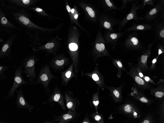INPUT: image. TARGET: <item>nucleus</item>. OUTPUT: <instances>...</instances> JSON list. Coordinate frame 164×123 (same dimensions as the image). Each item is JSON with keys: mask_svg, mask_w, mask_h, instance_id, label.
Segmentation results:
<instances>
[{"mask_svg": "<svg viewBox=\"0 0 164 123\" xmlns=\"http://www.w3.org/2000/svg\"><path fill=\"white\" fill-rule=\"evenodd\" d=\"M0 7L8 20L28 36V40L31 43L29 47H34L36 44L38 31L42 29L31 20V14L29 10L5 0H0Z\"/></svg>", "mask_w": 164, "mask_h": 123, "instance_id": "1", "label": "nucleus"}, {"mask_svg": "<svg viewBox=\"0 0 164 123\" xmlns=\"http://www.w3.org/2000/svg\"><path fill=\"white\" fill-rule=\"evenodd\" d=\"M39 60L35 54L32 53L21 60L22 65L24 70L22 73L26 74L27 77L29 78V82L34 85L36 78L35 70L36 63Z\"/></svg>", "mask_w": 164, "mask_h": 123, "instance_id": "2", "label": "nucleus"}, {"mask_svg": "<svg viewBox=\"0 0 164 123\" xmlns=\"http://www.w3.org/2000/svg\"><path fill=\"white\" fill-rule=\"evenodd\" d=\"M23 68L22 65H19L15 68L13 84L6 97L5 100L14 97V93L15 91L18 88L21 86L24 85H33L31 83L26 82L23 78L22 75Z\"/></svg>", "mask_w": 164, "mask_h": 123, "instance_id": "3", "label": "nucleus"}, {"mask_svg": "<svg viewBox=\"0 0 164 123\" xmlns=\"http://www.w3.org/2000/svg\"><path fill=\"white\" fill-rule=\"evenodd\" d=\"M54 78H57L52 74L49 66H46L41 69L38 80L34 85L41 83L44 87L45 93L49 95L50 91L48 87L49 84L51 79Z\"/></svg>", "mask_w": 164, "mask_h": 123, "instance_id": "4", "label": "nucleus"}, {"mask_svg": "<svg viewBox=\"0 0 164 123\" xmlns=\"http://www.w3.org/2000/svg\"><path fill=\"white\" fill-rule=\"evenodd\" d=\"M129 70L127 71V74L129 75L133 79L136 87L141 90L150 89L152 88L148 82L145 81L138 75L136 70V66L133 65L131 63H128Z\"/></svg>", "mask_w": 164, "mask_h": 123, "instance_id": "5", "label": "nucleus"}, {"mask_svg": "<svg viewBox=\"0 0 164 123\" xmlns=\"http://www.w3.org/2000/svg\"><path fill=\"white\" fill-rule=\"evenodd\" d=\"M65 99V96L62 94L60 89L55 86L53 93L46 100L43 101V103L44 105L49 104L52 106L53 102H56L59 104L64 110L66 111V109L64 104Z\"/></svg>", "mask_w": 164, "mask_h": 123, "instance_id": "6", "label": "nucleus"}, {"mask_svg": "<svg viewBox=\"0 0 164 123\" xmlns=\"http://www.w3.org/2000/svg\"><path fill=\"white\" fill-rule=\"evenodd\" d=\"M18 35L13 34L3 43L2 44L0 50V58H8L9 60H12L11 53L12 45L14 40Z\"/></svg>", "mask_w": 164, "mask_h": 123, "instance_id": "7", "label": "nucleus"}, {"mask_svg": "<svg viewBox=\"0 0 164 123\" xmlns=\"http://www.w3.org/2000/svg\"><path fill=\"white\" fill-rule=\"evenodd\" d=\"M77 110H68V112L59 116L54 115L52 121L53 123L58 122L59 123H68L75 122L80 116V114Z\"/></svg>", "mask_w": 164, "mask_h": 123, "instance_id": "8", "label": "nucleus"}, {"mask_svg": "<svg viewBox=\"0 0 164 123\" xmlns=\"http://www.w3.org/2000/svg\"><path fill=\"white\" fill-rule=\"evenodd\" d=\"M119 112L123 114L136 119L139 118L140 115L139 111L135 106L131 102L126 101L121 105L119 108Z\"/></svg>", "mask_w": 164, "mask_h": 123, "instance_id": "9", "label": "nucleus"}, {"mask_svg": "<svg viewBox=\"0 0 164 123\" xmlns=\"http://www.w3.org/2000/svg\"><path fill=\"white\" fill-rule=\"evenodd\" d=\"M18 31H21L8 20L0 7V31H5L13 34L14 32Z\"/></svg>", "mask_w": 164, "mask_h": 123, "instance_id": "10", "label": "nucleus"}, {"mask_svg": "<svg viewBox=\"0 0 164 123\" xmlns=\"http://www.w3.org/2000/svg\"><path fill=\"white\" fill-rule=\"evenodd\" d=\"M98 64H97L94 70L91 73H84L82 72V75L90 77L98 85V87L102 90L106 89L107 86L105 84L104 78L105 76L100 73L98 69Z\"/></svg>", "mask_w": 164, "mask_h": 123, "instance_id": "11", "label": "nucleus"}, {"mask_svg": "<svg viewBox=\"0 0 164 123\" xmlns=\"http://www.w3.org/2000/svg\"><path fill=\"white\" fill-rule=\"evenodd\" d=\"M164 1L159 0L157 4L153 8L147 12L143 17H139L141 20H145L147 22H150L155 19L158 15L164 10Z\"/></svg>", "mask_w": 164, "mask_h": 123, "instance_id": "12", "label": "nucleus"}, {"mask_svg": "<svg viewBox=\"0 0 164 123\" xmlns=\"http://www.w3.org/2000/svg\"><path fill=\"white\" fill-rule=\"evenodd\" d=\"M15 92L16 95L15 103L17 105V109H18L23 108L27 109L29 113H31L34 106L29 104L26 100L22 88H20L19 90H16Z\"/></svg>", "mask_w": 164, "mask_h": 123, "instance_id": "13", "label": "nucleus"}, {"mask_svg": "<svg viewBox=\"0 0 164 123\" xmlns=\"http://www.w3.org/2000/svg\"><path fill=\"white\" fill-rule=\"evenodd\" d=\"M125 44L129 49L139 51L142 47V44L138 39L136 31L130 34L125 41Z\"/></svg>", "mask_w": 164, "mask_h": 123, "instance_id": "14", "label": "nucleus"}, {"mask_svg": "<svg viewBox=\"0 0 164 123\" xmlns=\"http://www.w3.org/2000/svg\"><path fill=\"white\" fill-rule=\"evenodd\" d=\"M154 42L149 44L145 51L142 54L139 58L137 67L142 72L150 69V68L147 65V60L151 54V49Z\"/></svg>", "mask_w": 164, "mask_h": 123, "instance_id": "15", "label": "nucleus"}, {"mask_svg": "<svg viewBox=\"0 0 164 123\" xmlns=\"http://www.w3.org/2000/svg\"><path fill=\"white\" fill-rule=\"evenodd\" d=\"M127 95L147 105L152 103L154 100V99L149 98L146 96L136 86L132 87L131 92Z\"/></svg>", "mask_w": 164, "mask_h": 123, "instance_id": "16", "label": "nucleus"}, {"mask_svg": "<svg viewBox=\"0 0 164 123\" xmlns=\"http://www.w3.org/2000/svg\"><path fill=\"white\" fill-rule=\"evenodd\" d=\"M64 93L67 109L68 110H77L80 105L79 100L74 96L73 93L70 92L65 91Z\"/></svg>", "mask_w": 164, "mask_h": 123, "instance_id": "17", "label": "nucleus"}, {"mask_svg": "<svg viewBox=\"0 0 164 123\" xmlns=\"http://www.w3.org/2000/svg\"><path fill=\"white\" fill-rule=\"evenodd\" d=\"M125 85V83H121L120 86L118 87L107 86L106 88L110 92L109 96L116 103L123 102L122 91Z\"/></svg>", "mask_w": 164, "mask_h": 123, "instance_id": "18", "label": "nucleus"}, {"mask_svg": "<svg viewBox=\"0 0 164 123\" xmlns=\"http://www.w3.org/2000/svg\"><path fill=\"white\" fill-rule=\"evenodd\" d=\"M139 0H134L132 3L131 9L127 16L122 21V26H123L129 20L134 19L137 22H138V18L137 14V7L139 5Z\"/></svg>", "mask_w": 164, "mask_h": 123, "instance_id": "19", "label": "nucleus"}, {"mask_svg": "<svg viewBox=\"0 0 164 123\" xmlns=\"http://www.w3.org/2000/svg\"><path fill=\"white\" fill-rule=\"evenodd\" d=\"M157 87L150 89V94L156 99H162L164 97V81L161 79L158 82Z\"/></svg>", "mask_w": 164, "mask_h": 123, "instance_id": "20", "label": "nucleus"}, {"mask_svg": "<svg viewBox=\"0 0 164 123\" xmlns=\"http://www.w3.org/2000/svg\"><path fill=\"white\" fill-rule=\"evenodd\" d=\"M8 3L13 4L25 9L35 5L36 0H6Z\"/></svg>", "mask_w": 164, "mask_h": 123, "instance_id": "21", "label": "nucleus"}, {"mask_svg": "<svg viewBox=\"0 0 164 123\" xmlns=\"http://www.w3.org/2000/svg\"><path fill=\"white\" fill-rule=\"evenodd\" d=\"M153 28V27L151 24H137L134 22L132 25L126 30L130 31L134 30H140L145 31L150 30Z\"/></svg>", "mask_w": 164, "mask_h": 123, "instance_id": "22", "label": "nucleus"}, {"mask_svg": "<svg viewBox=\"0 0 164 123\" xmlns=\"http://www.w3.org/2000/svg\"><path fill=\"white\" fill-rule=\"evenodd\" d=\"M156 37L158 40L164 41V21H159L156 23L154 26Z\"/></svg>", "mask_w": 164, "mask_h": 123, "instance_id": "23", "label": "nucleus"}, {"mask_svg": "<svg viewBox=\"0 0 164 123\" xmlns=\"http://www.w3.org/2000/svg\"><path fill=\"white\" fill-rule=\"evenodd\" d=\"M112 64L117 69L118 71L116 74L117 77L121 78L122 74V70L127 72L125 67L123 65L120 59H113L112 60Z\"/></svg>", "mask_w": 164, "mask_h": 123, "instance_id": "24", "label": "nucleus"}, {"mask_svg": "<svg viewBox=\"0 0 164 123\" xmlns=\"http://www.w3.org/2000/svg\"><path fill=\"white\" fill-rule=\"evenodd\" d=\"M99 87H98L96 92L94 93L92 97V100L89 102L90 105L91 106H93L95 107L96 111L98 113V108L99 103Z\"/></svg>", "mask_w": 164, "mask_h": 123, "instance_id": "25", "label": "nucleus"}, {"mask_svg": "<svg viewBox=\"0 0 164 123\" xmlns=\"http://www.w3.org/2000/svg\"><path fill=\"white\" fill-rule=\"evenodd\" d=\"M62 77L64 83L66 84L70 78L73 77H76V76L72 71V67L68 69L65 72L62 73Z\"/></svg>", "mask_w": 164, "mask_h": 123, "instance_id": "26", "label": "nucleus"}, {"mask_svg": "<svg viewBox=\"0 0 164 123\" xmlns=\"http://www.w3.org/2000/svg\"><path fill=\"white\" fill-rule=\"evenodd\" d=\"M90 116L97 123H105L103 115L96 112V111L93 112L90 115Z\"/></svg>", "mask_w": 164, "mask_h": 123, "instance_id": "27", "label": "nucleus"}, {"mask_svg": "<svg viewBox=\"0 0 164 123\" xmlns=\"http://www.w3.org/2000/svg\"><path fill=\"white\" fill-rule=\"evenodd\" d=\"M120 33H111L109 34V41L113 43V44L115 43L118 39L121 36Z\"/></svg>", "mask_w": 164, "mask_h": 123, "instance_id": "28", "label": "nucleus"}, {"mask_svg": "<svg viewBox=\"0 0 164 123\" xmlns=\"http://www.w3.org/2000/svg\"><path fill=\"white\" fill-rule=\"evenodd\" d=\"M10 68V67L0 64V79L2 80L6 78V76L4 75V72Z\"/></svg>", "mask_w": 164, "mask_h": 123, "instance_id": "29", "label": "nucleus"}, {"mask_svg": "<svg viewBox=\"0 0 164 123\" xmlns=\"http://www.w3.org/2000/svg\"><path fill=\"white\" fill-rule=\"evenodd\" d=\"M142 3L137 7V9H138L141 8H144L145 6L147 5H149L154 7L155 5L154 4V0H142Z\"/></svg>", "mask_w": 164, "mask_h": 123, "instance_id": "30", "label": "nucleus"}, {"mask_svg": "<svg viewBox=\"0 0 164 123\" xmlns=\"http://www.w3.org/2000/svg\"><path fill=\"white\" fill-rule=\"evenodd\" d=\"M154 122L152 117L150 115H148L143 119L140 123H154Z\"/></svg>", "mask_w": 164, "mask_h": 123, "instance_id": "31", "label": "nucleus"}, {"mask_svg": "<svg viewBox=\"0 0 164 123\" xmlns=\"http://www.w3.org/2000/svg\"><path fill=\"white\" fill-rule=\"evenodd\" d=\"M69 48L71 51H75L77 50L78 47V45L75 43L72 42L69 45Z\"/></svg>", "mask_w": 164, "mask_h": 123, "instance_id": "32", "label": "nucleus"}, {"mask_svg": "<svg viewBox=\"0 0 164 123\" xmlns=\"http://www.w3.org/2000/svg\"><path fill=\"white\" fill-rule=\"evenodd\" d=\"M157 48L158 49V55L159 56L161 54L164 53V47L162 44L158 43Z\"/></svg>", "mask_w": 164, "mask_h": 123, "instance_id": "33", "label": "nucleus"}, {"mask_svg": "<svg viewBox=\"0 0 164 123\" xmlns=\"http://www.w3.org/2000/svg\"><path fill=\"white\" fill-rule=\"evenodd\" d=\"M159 56L157 55L156 57L152 60L151 65L150 67V70H156L155 65Z\"/></svg>", "mask_w": 164, "mask_h": 123, "instance_id": "34", "label": "nucleus"}, {"mask_svg": "<svg viewBox=\"0 0 164 123\" xmlns=\"http://www.w3.org/2000/svg\"><path fill=\"white\" fill-rule=\"evenodd\" d=\"M55 46V44L53 42H48L44 46V48L47 50L50 49V50H51V49L53 48Z\"/></svg>", "mask_w": 164, "mask_h": 123, "instance_id": "35", "label": "nucleus"}, {"mask_svg": "<svg viewBox=\"0 0 164 123\" xmlns=\"http://www.w3.org/2000/svg\"><path fill=\"white\" fill-rule=\"evenodd\" d=\"M86 9L89 14L92 17H94L95 16V13L94 11L91 8L87 7Z\"/></svg>", "mask_w": 164, "mask_h": 123, "instance_id": "36", "label": "nucleus"}, {"mask_svg": "<svg viewBox=\"0 0 164 123\" xmlns=\"http://www.w3.org/2000/svg\"><path fill=\"white\" fill-rule=\"evenodd\" d=\"M142 79L146 82H149L155 84L156 85H157V84L155 83L148 76H144Z\"/></svg>", "mask_w": 164, "mask_h": 123, "instance_id": "37", "label": "nucleus"}, {"mask_svg": "<svg viewBox=\"0 0 164 123\" xmlns=\"http://www.w3.org/2000/svg\"><path fill=\"white\" fill-rule=\"evenodd\" d=\"M81 123H91L88 114L87 113L83 121Z\"/></svg>", "mask_w": 164, "mask_h": 123, "instance_id": "38", "label": "nucleus"}, {"mask_svg": "<svg viewBox=\"0 0 164 123\" xmlns=\"http://www.w3.org/2000/svg\"><path fill=\"white\" fill-rule=\"evenodd\" d=\"M105 1L108 5L109 7L111 8H116L114 6V5L109 0H106Z\"/></svg>", "mask_w": 164, "mask_h": 123, "instance_id": "39", "label": "nucleus"}, {"mask_svg": "<svg viewBox=\"0 0 164 123\" xmlns=\"http://www.w3.org/2000/svg\"><path fill=\"white\" fill-rule=\"evenodd\" d=\"M136 71L138 75L142 79L144 76L142 73V72L136 66Z\"/></svg>", "mask_w": 164, "mask_h": 123, "instance_id": "40", "label": "nucleus"}, {"mask_svg": "<svg viewBox=\"0 0 164 123\" xmlns=\"http://www.w3.org/2000/svg\"><path fill=\"white\" fill-rule=\"evenodd\" d=\"M104 26L106 28L110 29L111 27V24L110 22L106 21L104 23Z\"/></svg>", "mask_w": 164, "mask_h": 123, "instance_id": "41", "label": "nucleus"}, {"mask_svg": "<svg viewBox=\"0 0 164 123\" xmlns=\"http://www.w3.org/2000/svg\"><path fill=\"white\" fill-rule=\"evenodd\" d=\"M66 8L68 12H70L71 11L69 5H67L66 6Z\"/></svg>", "mask_w": 164, "mask_h": 123, "instance_id": "42", "label": "nucleus"}, {"mask_svg": "<svg viewBox=\"0 0 164 123\" xmlns=\"http://www.w3.org/2000/svg\"><path fill=\"white\" fill-rule=\"evenodd\" d=\"M45 123H53L52 121H48V120H46V121L45 122Z\"/></svg>", "mask_w": 164, "mask_h": 123, "instance_id": "43", "label": "nucleus"}, {"mask_svg": "<svg viewBox=\"0 0 164 123\" xmlns=\"http://www.w3.org/2000/svg\"><path fill=\"white\" fill-rule=\"evenodd\" d=\"M74 11V9H71V13H73Z\"/></svg>", "mask_w": 164, "mask_h": 123, "instance_id": "44", "label": "nucleus"}, {"mask_svg": "<svg viewBox=\"0 0 164 123\" xmlns=\"http://www.w3.org/2000/svg\"><path fill=\"white\" fill-rule=\"evenodd\" d=\"M74 18H75V19H77V18L78 17V14H75V16H74Z\"/></svg>", "mask_w": 164, "mask_h": 123, "instance_id": "45", "label": "nucleus"}]
</instances>
